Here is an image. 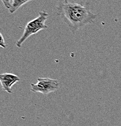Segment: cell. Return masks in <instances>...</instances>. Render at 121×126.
Returning a JSON list of instances; mask_svg holds the SVG:
<instances>
[{
	"label": "cell",
	"mask_w": 121,
	"mask_h": 126,
	"mask_svg": "<svg viewBox=\"0 0 121 126\" xmlns=\"http://www.w3.org/2000/svg\"><path fill=\"white\" fill-rule=\"evenodd\" d=\"M56 8L57 14L73 34L88 24L94 23L97 17L91 11L90 3L87 1L60 0Z\"/></svg>",
	"instance_id": "cell-1"
},
{
	"label": "cell",
	"mask_w": 121,
	"mask_h": 126,
	"mask_svg": "<svg viewBox=\"0 0 121 126\" xmlns=\"http://www.w3.org/2000/svg\"><path fill=\"white\" fill-rule=\"evenodd\" d=\"M31 90L33 92H39L44 94L54 92L59 89L60 82L55 79L49 78H38L37 82L31 84Z\"/></svg>",
	"instance_id": "cell-3"
},
{
	"label": "cell",
	"mask_w": 121,
	"mask_h": 126,
	"mask_svg": "<svg viewBox=\"0 0 121 126\" xmlns=\"http://www.w3.org/2000/svg\"><path fill=\"white\" fill-rule=\"evenodd\" d=\"M31 1V0L29 1H23V0H1V2L3 3L5 7L9 10V13L11 14H14L19 8H20L23 5L29 3Z\"/></svg>",
	"instance_id": "cell-5"
},
{
	"label": "cell",
	"mask_w": 121,
	"mask_h": 126,
	"mask_svg": "<svg viewBox=\"0 0 121 126\" xmlns=\"http://www.w3.org/2000/svg\"><path fill=\"white\" fill-rule=\"evenodd\" d=\"M0 36H1V41H0V46L2 48H6V45L5 44L4 42V39L3 36H2V33H0Z\"/></svg>",
	"instance_id": "cell-6"
},
{
	"label": "cell",
	"mask_w": 121,
	"mask_h": 126,
	"mask_svg": "<svg viewBox=\"0 0 121 126\" xmlns=\"http://www.w3.org/2000/svg\"><path fill=\"white\" fill-rule=\"evenodd\" d=\"M20 81L19 77L13 73H5L0 75V81L2 90L8 94H12V87Z\"/></svg>",
	"instance_id": "cell-4"
},
{
	"label": "cell",
	"mask_w": 121,
	"mask_h": 126,
	"mask_svg": "<svg viewBox=\"0 0 121 126\" xmlns=\"http://www.w3.org/2000/svg\"><path fill=\"white\" fill-rule=\"evenodd\" d=\"M48 16L49 14L46 12L41 11L39 13V16L37 18L26 24L23 34L17 41L16 46L20 48L22 47L23 43L30 36L37 34L42 30L48 29V26L46 25L45 22L48 19Z\"/></svg>",
	"instance_id": "cell-2"
}]
</instances>
